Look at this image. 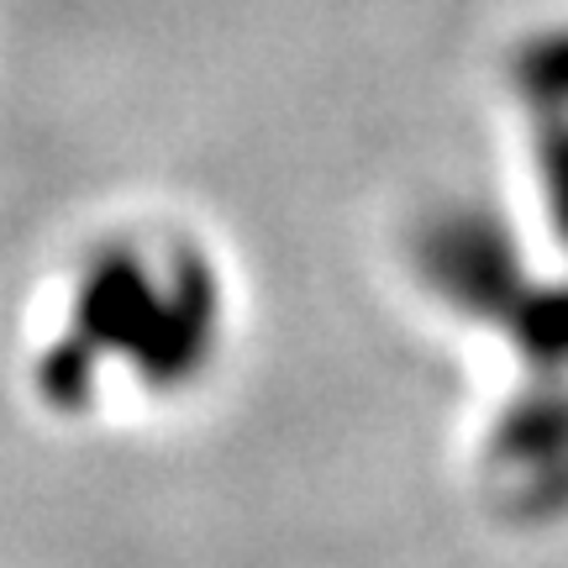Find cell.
I'll return each instance as SVG.
<instances>
[{"instance_id": "6da1fadb", "label": "cell", "mask_w": 568, "mask_h": 568, "mask_svg": "<svg viewBox=\"0 0 568 568\" xmlns=\"http://www.w3.org/2000/svg\"><path fill=\"white\" fill-rule=\"evenodd\" d=\"M222 347V284L190 243L174 237H126L101 243L69 284L63 337L48 353L59 368H74L80 385L95 374H122L148 395H174L216 364Z\"/></svg>"}]
</instances>
